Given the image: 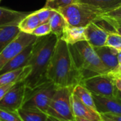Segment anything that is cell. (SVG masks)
<instances>
[{
    "mask_svg": "<svg viewBox=\"0 0 121 121\" xmlns=\"http://www.w3.org/2000/svg\"><path fill=\"white\" fill-rule=\"evenodd\" d=\"M94 49L109 72L117 69L119 62L118 60V51L116 49L106 45L94 48Z\"/></svg>",
    "mask_w": 121,
    "mask_h": 121,
    "instance_id": "cell-13",
    "label": "cell"
},
{
    "mask_svg": "<svg viewBox=\"0 0 121 121\" xmlns=\"http://www.w3.org/2000/svg\"><path fill=\"white\" fill-rule=\"evenodd\" d=\"M108 74L111 75V76H121V63L119 64V65H118V67L116 71L112 72H109Z\"/></svg>",
    "mask_w": 121,
    "mask_h": 121,
    "instance_id": "cell-34",
    "label": "cell"
},
{
    "mask_svg": "<svg viewBox=\"0 0 121 121\" xmlns=\"http://www.w3.org/2000/svg\"><path fill=\"white\" fill-rule=\"evenodd\" d=\"M34 43L25 49H23L21 52H19L16 56H15L13 59H11L1 70L0 74H4L9 72H11L13 70H16L20 68H23L28 65V62L30 58L32 51L33 49Z\"/></svg>",
    "mask_w": 121,
    "mask_h": 121,
    "instance_id": "cell-14",
    "label": "cell"
},
{
    "mask_svg": "<svg viewBox=\"0 0 121 121\" xmlns=\"http://www.w3.org/2000/svg\"><path fill=\"white\" fill-rule=\"evenodd\" d=\"M84 30V27L71 26L67 24L60 38L65 40L68 45H73L78 42L86 40Z\"/></svg>",
    "mask_w": 121,
    "mask_h": 121,
    "instance_id": "cell-17",
    "label": "cell"
},
{
    "mask_svg": "<svg viewBox=\"0 0 121 121\" xmlns=\"http://www.w3.org/2000/svg\"><path fill=\"white\" fill-rule=\"evenodd\" d=\"M101 115L102 116V118H103V121H113V120H112V119H111V118H108L105 115H103V114H101Z\"/></svg>",
    "mask_w": 121,
    "mask_h": 121,
    "instance_id": "cell-37",
    "label": "cell"
},
{
    "mask_svg": "<svg viewBox=\"0 0 121 121\" xmlns=\"http://www.w3.org/2000/svg\"><path fill=\"white\" fill-rule=\"evenodd\" d=\"M58 39L52 33L43 37H38L28 62V65L31 67V71L23 80L27 88L32 89L48 81L47 72Z\"/></svg>",
    "mask_w": 121,
    "mask_h": 121,
    "instance_id": "cell-2",
    "label": "cell"
},
{
    "mask_svg": "<svg viewBox=\"0 0 121 121\" xmlns=\"http://www.w3.org/2000/svg\"><path fill=\"white\" fill-rule=\"evenodd\" d=\"M108 118L115 121H121V115H113V114H103Z\"/></svg>",
    "mask_w": 121,
    "mask_h": 121,
    "instance_id": "cell-33",
    "label": "cell"
},
{
    "mask_svg": "<svg viewBox=\"0 0 121 121\" xmlns=\"http://www.w3.org/2000/svg\"><path fill=\"white\" fill-rule=\"evenodd\" d=\"M71 26L86 27L90 23L100 18L104 13L86 4L78 2L56 9Z\"/></svg>",
    "mask_w": 121,
    "mask_h": 121,
    "instance_id": "cell-4",
    "label": "cell"
},
{
    "mask_svg": "<svg viewBox=\"0 0 121 121\" xmlns=\"http://www.w3.org/2000/svg\"><path fill=\"white\" fill-rule=\"evenodd\" d=\"M47 121H62V120H59L57 118H53L52 116H48V118L47 119Z\"/></svg>",
    "mask_w": 121,
    "mask_h": 121,
    "instance_id": "cell-35",
    "label": "cell"
},
{
    "mask_svg": "<svg viewBox=\"0 0 121 121\" xmlns=\"http://www.w3.org/2000/svg\"><path fill=\"white\" fill-rule=\"evenodd\" d=\"M38 37L21 32L0 51V70L15 56L35 42Z\"/></svg>",
    "mask_w": 121,
    "mask_h": 121,
    "instance_id": "cell-7",
    "label": "cell"
},
{
    "mask_svg": "<svg viewBox=\"0 0 121 121\" xmlns=\"http://www.w3.org/2000/svg\"><path fill=\"white\" fill-rule=\"evenodd\" d=\"M27 87L23 81L16 83L0 101V108L17 111L24 103Z\"/></svg>",
    "mask_w": 121,
    "mask_h": 121,
    "instance_id": "cell-9",
    "label": "cell"
},
{
    "mask_svg": "<svg viewBox=\"0 0 121 121\" xmlns=\"http://www.w3.org/2000/svg\"><path fill=\"white\" fill-rule=\"evenodd\" d=\"M73 87H58L50 103L46 113L65 121H74L71 105Z\"/></svg>",
    "mask_w": 121,
    "mask_h": 121,
    "instance_id": "cell-6",
    "label": "cell"
},
{
    "mask_svg": "<svg viewBox=\"0 0 121 121\" xmlns=\"http://www.w3.org/2000/svg\"><path fill=\"white\" fill-rule=\"evenodd\" d=\"M28 13L21 12L4 7H0V28L18 26L19 22L26 17Z\"/></svg>",
    "mask_w": 121,
    "mask_h": 121,
    "instance_id": "cell-15",
    "label": "cell"
},
{
    "mask_svg": "<svg viewBox=\"0 0 121 121\" xmlns=\"http://www.w3.org/2000/svg\"><path fill=\"white\" fill-rule=\"evenodd\" d=\"M104 16H109V17H113V18H121V6L114 9L113 11H108L106 13L103 14Z\"/></svg>",
    "mask_w": 121,
    "mask_h": 121,
    "instance_id": "cell-30",
    "label": "cell"
},
{
    "mask_svg": "<svg viewBox=\"0 0 121 121\" xmlns=\"http://www.w3.org/2000/svg\"><path fill=\"white\" fill-rule=\"evenodd\" d=\"M110 76L113 79V83H114L115 86L116 87L117 90L121 92V76H111V75H110Z\"/></svg>",
    "mask_w": 121,
    "mask_h": 121,
    "instance_id": "cell-32",
    "label": "cell"
},
{
    "mask_svg": "<svg viewBox=\"0 0 121 121\" xmlns=\"http://www.w3.org/2000/svg\"><path fill=\"white\" fill-rule=\"evenodd\" d=\"M19 33L20 30L18 26H9L0 28V51Z\"/></svg>",
    "mask_w": 121,
    "mask_h": 121,
    "instance_id": "cell-23",
    "label": "cell"
},
{
    "mask_svg": "<svg viewBox=\"0 0 121 121\" xmlns=\"http://www.w3.org/2000/svg\"><path fill=\"white\" fill-rule=\"evenodd\" d=\"M0 1H1V0H0Z\"/></svg>",
    "mask_w": 121,
    "mask_h": 121,
    "instance_id": "cell-41",
    "label": "cell"
},
{
    "mask_svg": "<svg viewBox=\"0 0 121 121\" xmlns=\"http://www.w3.org/2000/svg\"><path fill=\"white\" fill-rule=\"evenodd\" d=\"M116 96L121 100V92H120L118 90H117V92H116Z\"/></svg>",
    "mask_w": 121,
    "mask_h": 121,
    "instance_id": "cell-39",
    "label": "cell"
},
{
    "mask_svg": "<svg viewBox=\"0 0 121 121\" xmlns=\"http://www.w3.org/2000/svg\"><path fill=\"white\" fill-rule=\"evenodd\" d=\"M17 111L23 121H47L48 118L46 113L35 109L21 108Z\"/></svg>",
    "mask_w": 121,
    "mask_h": 121,
    "instance_id": "cell-22",
    "label": "cell"
},
{
    "mask_svg": "<svg viewBox=\"0 0 121 121\" xmlns=\"http://www.w3.org/2000/svg\"><path fill=\"white\" fill-rule=\"evenodd\" d=\"M79 2L89 4L99 9L104 13L121 6V0H79Z\"/></svg>",
    "mask_w": 121,
    "mask_h": 121,
    "instance_id": "cell-18",
    "label": "cell"
},
{
    "mask_svg": "<svg viewBox=\"0 0 121 121\" xmlns=\"http://www.w3.org/2000/svg\"><path fill=\"white\" fill-rule=\"evenodd\" d=\"M17 82H13L11 84H9L7 85H5L4 86H1L0 87V101L1 100L3 99V97L4 96V95L8 92V91Z\"/></svg>",
    "mask_w": 121,
    "mask_h": 121,
    "instance_id": "cell-31",
    "label": "cell"
},
{
    "mask_svg": "<svg viewBox=\"0 0 121 121\" xmlns=\"http://www.w3.org/2000/svg\"><path fill=\"white\" fill-rule=\"evenodd\" d=\"M55 9H52L50 8H46V7H43L40 9V10L35 11L37 16L40 21V23H48Z\"/></svg>",
    "mask_w": 121,
    "mask_h": 121,
    "instance_id": "cell-26",
    "label": "cell"
},
{
    "mask_svg": "<svg viewBox=\"0 0 121 121\" xmlns=\"http://www.w3.org/2000/svg\"><path fill=\"white\" fill-rule=\"evenodd\" d=\"M57 88L49 80L32 89L27 88L26 99L21 108L35 109L46 113Z\"/></svg>",
    "mask_w": 121,
    "mask_h": 121,
    "instance_id": "cell-5",
    "label": "cell"
},
{
    "mask_svg": "<svg viewBox=\"0 0 121 121\" xmlns=\"http://www.w3.org/2000/svg\"><path fill=\"white\" fill-rule=\"evenodd\" d=\"M118 60L119 64L121 63V51H118Z\"/></svg>",
    "mask_w": 121,
    "mask_h": 121,
    "instance_id": "cell-38",
    "label": "cell"
},
{
    "mask_svg": "<svg viewBox=\"0 0 121 121\" xmlns=\"http://www.w3.org/2000/svg\"><path fill=\"white\" fill-rule=\"evenodd\" d=\"M31 71V67L27 65L23 68L0 74V87L13 82L23 81Z\"/></svg>",
    "mask_w": 121,
    "mask_h": 121,
    "instance_id": "cell-16",
    "label": "cell"
},
{
    "mask_svg": "<svg viewBox=\"0 0 121 121\" xmlns=\"http://www.w3.org/2000/svg\"><path fill=\"white\" fill-rule=\"evenodd\" d=\"M47 79L57 87H74L82 81L81 72L75 65L69 46L61 38L58 39L51 57Z\"/></svg>",
    "mask_w": 121,
    "mask_h": 121,
    "instance_id": "cell-1",
    "label": "cell"
},
{
    "mask_svg": "<svg viewBox=\"0 0 121 121\" xmlns=\"http://www.w3.org/2000/svg\"><path fill=\"white\" fill-rule=\"evenodd\" d=\"M40 24L35 11L28 13L18 24L21 32L31 34V33Z\"/></svg>",
    "mask_w": 121,
    "mask_h": 121,
    "instance_id": "cell-21",
    "label": "cell"
},
{
    "mask_svg": "<svg viewBox=\"0 0 121 121\" xmlns=\"http://www.w3.org/2000/svg\"><path fill=\"white\" fill-rule=\"evenodd\" d=\"M72 94H74L86 106L96 110L92 94L82 84H78L73 87Z\"/></svg>",
    "mask_w": 121,
    "mask_h": 121,
    "instance_id": "cell-20",
    "label": "cell"
},
{
    "mask_svg": "<svg viewBox=\"0 0 121 121\" xmlns=\"http://www.w3.org/2000/svg\"><path fill=\"white\" fill-rule=\"evenodd\" d=\"M81 84L92 94L108 97H116L117 89L108 74H98L85 79Z\"/></svg>",
    "mask_w": 121,
    "mask_h": 121,
    "instance_id": "cell-8",
    "label": "cell"
},
{
    "mask_svg": "<svg viewBox=\"0 0 121 121\" xmlns=\"http://www.w3.org/2000/svg\"><path fill=\"white\" fill-rule=\"evenodd\" d=\"M74 121H91L88 119L82 118H79V117H74Z\"/></svg>",
    "mask_w": 121,
    "mask_h": 121,
    "instance_id": "cell-36",
    "label": "cell"
},
{
    "mask_svg": "<svg viewBox=\"0 0 121 121\" xmlns=\"http://www.w3.org/2000/svg\"><path fill=\"white\" fill-rule=\"evenodd\" d=\"M93 95L96 111L100 114L121 115V100L116 97Z\"/></svg>",
    "mask_w": 121,
    "mask_h": 121,
    "instance_id": "cell-10",
    "label": "cell"
},
{
    "mask_svg": "<svg viewBox=\"0 0 121 121\" xmlns=\"http://www.w3.org/2000/svg\"><path fill=\"white\" fill-rule=\"evenodd\" d=\"M48 23L50 26L52 33L56 35L58 38L62 36L65 28L67 26L65 18L58 11L55 9L52 15L51 16Z\"/></svg>",
    "mask_w": 121,
    "mask_h": 121,
    "instance_id": "cell-19",
    "label": "cell"
},
{
    "mask_svg": "<svg viewBox=\"0 0 121 121\" xmlns=\"http://www.w3.org/2000/svg\"><path fill=\"white\" fill-rule=\"evenodd\" d=\"M86 40L93 47L104 46L108 33L95 22H91L85 27Z\"/></svg>",
    "mask_w": 121,
    "mask_h": 121,
    "instance_id": "cell-12",
    "label": "cell"
},
{
    "mask_svg": "<svg viewBox=\"0 0 121 121\" xmlns=\"http://www.w3.org/2000/svg\"><path fill=\"white\" fill-rule=\"evenodd\" d=\"M79 0H55L53 2L50 4H45L44 7L46 8H50L52 9H57L59 8L65 7L68 5L78 3Z\"/></svg>",
    "mask_w": 121,
    "mask_h": 121,
    "instance_id": "cell-28",
    "label": "cell"
},
{
    "mask_svg": "<svg viewBox=\"0 0 121 121\" xmlns=\"http://www.w3.org/2000/svg\"><path fill=\"white\" fill-rule=\"evenodd\" d=\"M52 33L51 28L49 23H40L32 33L31 34L36 37H43L48 35Z\"/></svg>",
    "mask_w": 121,
    "mask_h": 121,
    "instance_id": "cell-27",
    "label": "cell"
},
{
    "mask_svg": "<svg viewBox=\"0 0 121 121\" xmlns=\"http://www.w3.org/2000/svg\"><path fill=\"white\" fill-rule=\"evenodd\" d=\"M55 0H47V1H46V3L45 4H50V3H52V2H53Z\"/></svg>",
    "mask_w": 121,
    "mask_h": 121,
    "instance_id": "cell-40",
    "label": "cell"
},
{
    "mask_svg": "<svg viewBox=\"0 0 121 121\" xmlns=\"http://www.w3.org/2000/svg\"><path fill=\"white\" fill-rule=\"evenodd\" d=\"M102 17L113 27L115 32L121 35V18H113L102 15Z\"/></svg>",
    "mask_w": 121,
    "mask_h": 121,
    "instance_id": "cell-29",
    "label": "cell"
},
{
    "mask_svg": "<svg viewBox=\"0 0 121 121\" xmlns=\"http://www.w3.org/2000/svg\"><path fill=\"white\" fill-rule=\"evenodd\" d=\"M71 105L74 117L82 118L91 121H104L101 115L96 110L86 106L73 94L71 96Z\"/></svg>",
    "mask_w": 121,
    "mask_h": 121,
    "instance_id": "cell-11",
    "label": "cell"
},
{
    "mask_svg": "<svg viewBox=\"0 0 121 121\" xmlns=\"http://www.w3.org/2000/svg\"></svg>",
    "mask_w": 121,
    "mask_h": 121,
    "instance_id": "cell-42",
    "label": "cell"
},
{
    "mask_svg": "<svg viewBox=\"0 0 121 121\" xmlns=\"http://www.w3.org/2000/svg\"><path fill=\"white\" fill-rule=\"evenodd\" d=\"M105 45L121 51V35L117 33H110L108 35Z\"/></svg>",
    "mask_w": 121,
    "mask_h": 121,
    "instance_id": "cell-24",
    "label": "cell"
},
{
    "mask_svg": "<svg viewBox=\"0 0 121 121\" xmlns=\"http://www.w3.org/2000/svg\"><path fill=\"white\" fill-rule=\"evenodd\" d=\"M1 121H23L20 117L18 111H8L0 108Z\"/></svg>",
    "mask_w": 121,
    "mask_h": 121,
    "instance_id": "cell-25",
    "label": "cell"
},
{
    "mask_svg": "<svg viewBox=\"0 0 121 121\" xmlns=\"http://www.w3.org/2000/svg\"><path fill=\"white\" fill-rule=\"evenodd\" d=\"M69 46L75 65L81 72L82 80L95 75L109 73L94 48L86 40Z\"/></svg>",
    "mask_w": 121,
    "mask_h": 121,
    "instance_id": "cell-3",
    "label": "cell"
}]
</instances>
